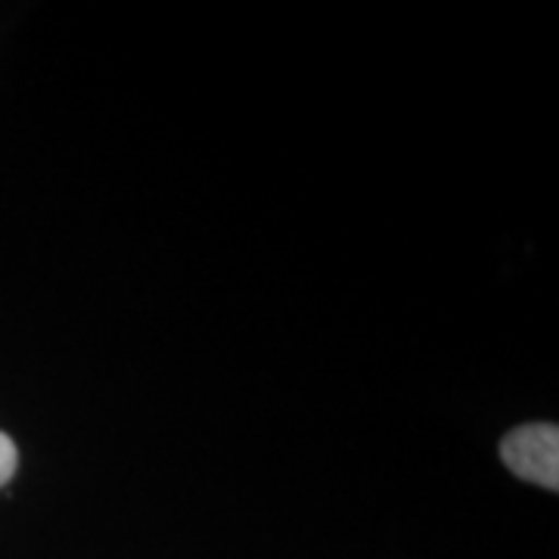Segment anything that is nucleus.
I'll list each match as a JSON object with an SVG mask.
<instances>
[{
    "label": "nucleus",
    "mask_w": 559,
    "mask_h": 559,
    "mask_svg": "<svg viewBox=\"0 0 559 559\" xmlns=\"http://www.w3.org/2000/svg\"><path fill=\"white\" fill-rule=\"evenodd\" d=\"M503 466L522 481L557 491L559 488V429L557 423H525L500 439Z\"/></svg>",
    "instance_id": "1"
},
{
    "label": "nucleus",
    "mask_w": 559,
    "mask_h": 559,
    "mask_svg": "<svg viewBox=\"0 0 559 559\" xmlns=\"http://www.w3.org/2000/svg\"><path fill=\"white\" fill-rule=\"evenodd\" d=\"M20 469V448L7 432H0V488L16 476Z\"/></svg>",
    "instance_id": "2"
}]
</instances>
